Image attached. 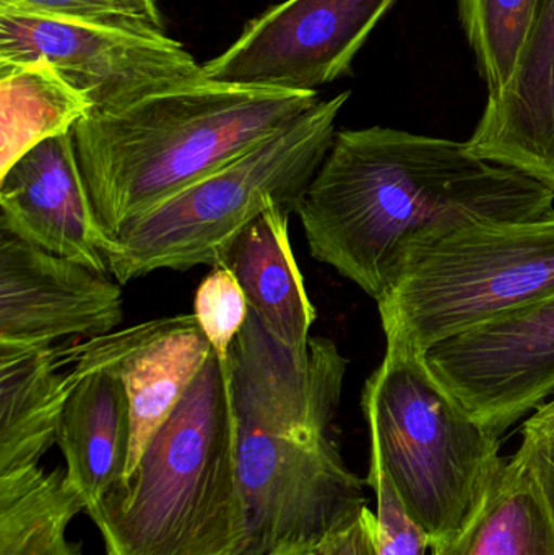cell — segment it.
<instances>
[{
  "label": "cell",
  "instance_id": "obj_1",
  "mask_svg": "<svg viewBox=\"0 0 554 555\" xmlns=\"http://www.w3.org/2000/svg\"><path fill=\"white\" fill-rule=\"evenodd\" d=\"M296 214L318 262L379 300L416 250L480 221L554 217V192L468 152L390 127L335 133Z\"/></svg>",
  "mask_w": 554,
  "mask_h": 555
},
{
  "label": "cell",
  "instance_id": "obj_2",
  "mask_svg": "<svg viewBox=\"0 0 554 555\" xmlns=\"http://www.w3.org/2000/svg\"><path fill=\"white\" fill-rule=\"evenodd\" d=\"M348 359L324 336L299 362L249 309L228 358L244 555L314 553L368 507L334 439Z\"/></svg>",
  "mask_w": 554,
  "mask_h": 555
},
{
  "label": "cell",
  "instance_id": "obj_3",
  "mask_svg": "<svg viewBox=\"0 0 554 555\" xmlns=\"http://www.w3.org/2000/svg\"><path fill=\"white\" fill-rule=\"evenodd\" d=\"M315 91L201 80L129 106L91 113L74 129L78 165L101 227L124 224L292 122Z\"/></svg>",
  "mask_w": 554,
  "mask_h": 555
},
{
  "label": "cell",
  "instance_id": "obj_4",
  "mask_svg": "<svg viewBox=\"0 0 554 555\" xmlns=\"http://www.w3.org/2000/svg\"><path fill=\"white\" fill-rule=\"evenodd\" d=\"M106 555H244L228 359H208L123 486L88 512Z\"/></svg>",
  "mask_w": 554,
  "mask_h": 555
},
{
  "label": "cell",
  "instance_id": "obj_5",
  "mask_svg": "<svg viewBox=\"0 0 554 555\" xmlns=\"http://www.w3.org/2000/svg\"><path fill=\"white\" fill-rule=\"evenodd\" d=\"M361 408L370 463L386 473L429 547L459 537L506 465L501 437L455 403L425 354L402 346L387 345L364 384Z\"/></svg>",
  "mask_w": 554,
  "mask_h": 555
},
{
  "label": "cell",
  "instance_id": "obj_6",
  "mask_svg": "<svg viewBox=\"0 0 554 555\" xmlns=\"http://www.w3.org/2000/svg\"><path fill=\"white\" fill-rule=\"evenodd\" d=\"M350 91L286 124L269 139L124 224L107 250L117 283L158 272L217 267L234 237L273 205L298 210L334 142Z\"/></svg>",
  "mask_w": 554,
  "mask_h": 555
},
{
  "label": "cell",
  "instance_id": "obj_7",
  "mask_svg": "<svg viewBox=\"0 0 554 555\" xmlns=\"http://www.w3.org/2000/svg\"><path fill=\"white\" fill-rule=\"evenodd\" d=\"M554 294V217L480 221L416 250L377 300L387 345L439 343Z\"/></svg>",
  "mask_w": 554,
  "mask_h": 555
},
{
  "label": "cell",
  "instance_id": "obj_8",
  "mask_svg": "<svg viewBox=\"0 0 554 555\" xmlns=\"http://www.w3.org/2000/svg\"><path fill=\"white\" fill-rule=\"evenodd\" d=\"M36 61L80 91L91 113L205 80L202 65L165 31L0 10V65Z\"/></svg>",
  "mask_w": 554,
  "mask_h": 555
},
{
  "label": "cell",
  "instance_id": "obj_9",
  "mask_svg": "<svg viewBox=\"0 0 554 555\" xmlns=\"http://www.w3.org/2000/svg\"><path fill=\"white\" fill-rule=\"evenodd\" d=\"M397 0H285L247 23L202 65L207 80L315 91L348 77L355 57Z\"/></svg>",
  "mask_w": 554,
  "mask_h": 555
},
{
  "label": "cell",
  "instance_id": "obj_10",
  "mask_svg": "<svg viewBox=\"0 0 554 555\" xmlns=\"http://www.w3.org/2000/svg\"><path fill=\"white\" fill-rule=\"evenodd\" d=\"M425 361L472 420L503 437L554 393V294L439 343Z\"/></svg>",
  "mask_w": 554,
  "mask_h": 555
},
{
  "label": "cell",
  "instance_id": "obj_11",
  "mask_svg": "<svg viewBox=\"0 0 554 555\" xmlns=\"http://www.w3.org/2000/svg\"><path fill=\"white\" fill-rule=\"evenodd\" d=\"M123 291L106 275L0 236V345L51 346L65 336H98L123 322Z\"/></svg>",
  "mask_w": 554,
  "mask_h": 555
},
{
  "label": "cell",
  "instance_id": "obj_12",
  "mask_svg": "<svg viewBox=\"0 0 554 555\" xmlns=\"http://www.w3.org/2000/svg\"><path fill=\"white\" fill-rule=\"evenodd\" d=\"M0 228L100 275L109 273L113 237L91 204L74 130L39 143L0 176Z\"/></svg>",
  "mask_w": 554,
  "mask_h": 555
},
{
  "label": "cell",
  "instance_id": "obj_13",
  "mask_svg": "<svg viewBox=\"0 0 554 555\" xmlns=\"http://www.w3.org/2000/svg\"><path fill=\"white\" fill-rule=\"evenodd\" d=\"M67 361L116 372L129 398L130 478L156 430L188 393L210 356L211 343L195 315L165 317L65 349Z\"/></svg>",
  "mask_w": 554,
  "mask_h": 555
},
{
  "label": "cell",
  "instance_id": "obj_14",
  "mask_svg": "<svg viewBox=\"0 0 554 555\" xmlns=\"http://www.w3.org/2000/svg\"><path fill=\"white\" fill-rule=\"evenodd\" d=\"M465 146L554 192V0H540L516 75L503 91L488 96Z\"/></svg>",
  "mask_w": 554,
  "mask_h": 555
},
{
  "label": "cell",
  "instance_id": "obj_15",
  "mask_svg": "<svg viewBox=\"0 0 554 555\" xmlns=\"http://www.w3.org/2000/svg\"><path fill=\"white\" fill-rule=\"evenodd\" d=\"M59 424L57 446L65 475L83 499L85 514L124 485L132 420L123 380L107 367L74 364Z\"/></svg>",
  "mask_w": 554,
  "mask_h": 555
},
{
  "label": "cell",
  "instance_id": "obj_16",
  "mask_svg": "<svg viewBox=\"0 0 554 555\" xmlns=\"http://www.w3.org/2000/svg\"><path fill=\"white\" fill-rule=\"evenodd\" d=\"M288 215L280 205L267 208L234 237L218 266L233 273L263 326L306 364L318 312L293 256Z\"/></svg>",
  "mask_w": 554,
  "mask_h": 555
},
{
  "label": "cell",
  "instance_id": "obj_17",
  "mask_svg": "<svg viewBox=\"0 0 554 555\" xmlns=\"http://www.w3.org/2000/svg\"><path fill=\"white\" fill-rule=\"evenodd\" d=\"M64 348L0 345V475L39 465L57 443L70 385Z\"/></svg>",
  "mask_w": 554,
  "mask_h": 555
},
{
  "label": "cell",
  "instance_id": "obj_18",
  "mask_svg": "<svg viewBox=\"0 0 554 555\" xmlns=\"http://www.w3.org/2000/svg\"><path fill=\"white\" fill-rule=\"evenodd\" d=\"M431 555H554V518L523 460H506L484 507L459 537Z\"/></svg>",
  "mask_w": 554,
  "mask_h": 555
},
{
  "label": "cell",
  "instance_id": "obj_19",
  "mask_svg": "<svg viewBox=\"0 0 554 555\" xmlns=\"http://www.w3.org/2000/svg\"><path fill=\"white\" fill-rule=\"evenodd\" d=\"M91 104L49 62L0 65V176L29 150L72 132Z\"/></svg>",
  "mask_w": 554,
  "mask_h": 555
},
{
  "label": "cell",
  "instance_id": "obj_20",
  "mask_svg": "<svg viewBox=\"0 0 554 555\" xmlns=\"http://www.w3.org/2000/svg\"><path fill=\"white\" fill-rule=\"evenodd\" d=\"M87 511L62 469L41 465L0 475V555H81L68 528Z\"/></svg>",
  "mask_w": 554,
  "mask_h": 555
},
{
  "label": "cell",
  "instance_id": "obj_21",
  "mask_svg": "<svg viewBox=\"0 0 554 555\" xmlns=\"http://www.w3.org/2000/svg\"><path fill=\"white\" fill-rule=\"evenodd\" d=\"M459 20L488 88V96L513 80L536 28L540 0H458Z\"/></svg>",
  "mask_w": 554,
  "mask_h": 555
},
{
  "label": "cell",
  "instance_id": "obj_22",
  "mask_svg": "<svg viewBox=\"0 0 554 555\" xmlns=\"http://www.w3.org/2000/svg\"><path fill=\"white\" fill-rule=\"evenodd\" d=\"M194 315L214 351L227 361L249 315V304L230 270L211 267L195 293Z\"/></svg>",
  "mask_w": 554,
  "mask_h": 555
},
{
  "label": "cell",
  "instance_id": "obj_23",
  "mask_svg": "<svg viewBox=\"0 0 554 555\" xmlns=\"http://www.w3.org/2000/svg\"><path fill=\"white\" fill-rule=\"evenodd\" d=\"M162 0H0V10L165 31Z\"/></svg>",
  "mask_w": 554,
  "mask_h": 555
},
{
  "label": "cell",
  "instance_id": "obj_24",
  "mask_svg": "<svg viewBox=\"0 0 554 555\" xmlns=\"http://www.w3.org/2000/svg\"><path fill=\"white\" fill-rule=\"evenodd\" d=\"M368 485L374 489L377 502V555H425L429 550L428 537L407 514L386 473L373 463H370Z\"/></svg>",
  "mask_w": 554,
  "mask_h": 555
},
{
  "label": "cell",
  "instance_id": "obj_25",
  "mask_svg": "<svg viewBox=\"0 0 554 555\" xmlns=\"http://www.w3.org/2000/svg\"><path fill=\"white\" fill-rule=\"evenodd\" d=\"M516 456L532 473L554 518V400L540 404L524 423Z\"/></svg>",
  "mask_w": 554,
  "mask_h": 555
},
{
  "label": "cell",
  "instance_id": "obj_26",
  "mask_svg": "<svg viewBox=\"0 0 554 555\" xmlns=\"http://www.w3.org/2000/svg\"><path fill=\"white\" fill-rule=\"evenodd\" d=\"M376 527V515L366 507L325 538L315 555H377Z\"/></svg>",
  "mask_w": 554,
  "mask_h": 555
},
{
  "label": "cell",
  "instance_id": "obj_27",
  "mask_svg": "<svg viewBox=\"0 0 554 555\" xmlns=\"http://www.w3.org/2000/svg\"><path fill=\"white\" fill-rule=\"evenodd\" d=\"M283 555H315V551L314 553H301V551H295V553H285Z\"/></svg>",
  "mask_w": 554,
  "mask_h": 555
},
{
  "label": "cell",
  "instance_id": "obj_28",
  "mask_svg": "<svg viewBox=\"0 0 554 555\" xmlns=\"http://www.w3.org/2000/svg\"><path fill=\"white\" fill-rule=\"evenodd\" d=\"M283 554H285V553H282V554H276V555H283Z\"/></svg>",
  "mask_w": 554,
  "mask_h": 555
}]
</instances>
